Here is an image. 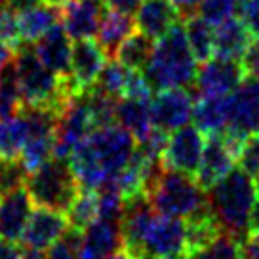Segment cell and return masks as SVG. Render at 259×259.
Returning <instances> with one entry per match:
<instances>
[{
	"mask_svg": "<svg viewBox=\"0 0 259 259\" xmlns=\"http://www.w3.org/2000/svg\"><path fill=\"white\" fill-rule=\"evenodd\" d=\"M138 141L120 124L96 128L69 156V164L80 187L99 189L113 181L136 153Z\"/></svg>",
	"mask_w": 259,
	"mask_h": 259,
	"instance_id": "6da1fadb",
	"label": "cell"
},
{
	"mask_svg": "<svg viewBox=\"0 0 259 259\" xmlns=\"http://www.w3.org/2000/svg\"><path fill=\"white\" fill-rule=\"evenodd\" d=\"M196 57L187 40L185 27L176 23L154 44L145 71L147 80L154 90L193 88L198 74Z\"/></svg>",
	"mask_w": 259,
	"mask_h": 259,
	"instance_id": "7a4b0ae2",
	"label": "cell"
},
{
	"mask_svg": "<svg viewBox=\"0 0 259 259\" xmlns=\"http://www.w3.org/2000/svg\"><path fill=\"white\" fill-rule=\"evenodd\" d=\"M257 198L255 185L244 170H233L208 191V202L223 233L242 240L248 236V219Z\"/></svg>",
	"mask_w": 259,
	"mask_h": 259,
	"instance_id": "3957f363",
	"label": "cell"
},
{
	"mask_svg": "<svg viewBox=\"0 0 259 259\" xmlns=\"http://www.w3.org/2000/svg\"><path fill=\"white\" fill-rule=\"evenodd\" d=\"M14 63L23 97V107H48L63 113L67 103L74 97L67 86L65 76H59L48 69L31 46L17 50Z\"/></svg>",
	"mask_w": 259,
	"mask_h": 259,
	"instance_id": "277c9868",
	"label": "cell"
},
{
	"mask_svg": "<svg viewBox=\"0 0 259 259\" xmlns=\"http://www.w3.org/2000/svg\"><path fill=\"white\" fill-rule=\"evenodd\" d=\"M147 198L158 213L171 218L189 219L206 210L208 191L200 187L194 176L164 168Z\"/></svg>",
	"mask_w": 259,
	"mask_h": 259,
	"instance_id": "5b68a950",
	"label": "cell"
},
{
	"mask_svg": "<svg viewBox=\"0 0 259 259\" xmlns=\"http://www.w3.org/2000/svg\"><path fill=\"white\" fill-rule=\"evenodd\" d=\"M32 204L50 210L67 211L80 193V183L67 158L52 156L25 179Z\"/></svg>",
	"mask_w": 259,
	"mask_h": 259,
	"instance_id": "8992f818",
	"label": "cell"
},
{
	"mask_svg": "<svg viewBox=\"0 0 259 259\" xmlns=\"http://www.w3.org/2000/svg\"><path fill=\"white\" fill-rule=\"evenodd\" d=\"M251 134H259V78L246 76L242 84L229 94V122L221 138L236 156Z\"/></svg>",
	"mask_w": 259,
	"mask_h": 259,
	"instance_id": "52a82bcc",
	"label": "cell"
},
{
	"mask_svg": "<svg viewBox=\"0 0 259 259\" xmlns=\"http://www.w3.org/2000/svg\"><path fill=\"white\" fill-rule=\"evenodd\" d=\"M94 130H96V124H94V118L90 113L86 94L73 97L63 109L61 116H59L54 156L69 160L71 153L88 138Z\"/></svg>",
	"mask_w": 259,
	"mask_h": 259,
	"instance_id": "ba28073f",
	"label": "cell"
},
{
	"mask_svg": "<svg viewBox=\"0 0 259 259\" xmlns=\"http://www.w3.org/2000/svg\"><path fill=\"white\" fill-rule=\"evenodd\" d=\"M206 139L204 134L196 126H181L170 132L168 143L162 151V164L164 168L176 171H183L189 176H196L200 166Z\"/></svg>",
	"mask_w": 259,
	"mask_h": 259,
	"instance_id": "9c48e42d",
	"label": "cell"
},
{
	"mask_svg": "<svg viewBox=\"0 0 259 259\" xmlns=\"http://www.w3.org/2000/svg\"><path fill=\"white\" fill-rule=\"evenodd\" d=\"M187 223L179 218L154 213L143 236V253L145 259L171 255L185 251ZM187 253V251H185Z\"/></svg>",
	"mask_w": 259,
	"mask_h": 259,
	"instance_id": "30bf717a",
	"label": "cell"
},
{
	"mask_svg": "<svg viewBox=\"0 0 259 259\" xmlns=\"http://www.w3.org/2000/svg\"><path fill=\"white\" fill-rule=\"evenodd\" d=\"M244 78L246 71L240 59L213 56L202 63L194 88L200 96H229L242 84Z\"/></svg>",
	"mask_w": 259,
	"mask_h": 259,
	"instance_id": "8fae6325",
	"label": "cell"
},
{
	"mask_svg": "<svg viewBox=\"0 0 259 259\" xmlns=\"http://www.w3.org/2000/svg\"><path fill=\"white\" fill-rule=\"evenodd\" d=\"M193 109L194 97L189 88L158 90V94L151 99L153 124L168 134L185 126L193 118Z\"/></svg>",
	"mask_w": 259,
	"mask_h": 259,
	"instance_id": "7c38bea8",
	"label": "cell"
},
{
	"mask_svg": "<svg viewBox=\"0 0 259 259\" xmlns=\"http://www.w3.org/2000/svg\"><path fill=\"white\" fill-rule=\"evenodd\" d=\"M105 50L99 42L92 38H82L73 44V57H71V74L69 80L73 84L76 96H82L94 88L97 76L107 63Z\"/></svg>",
	"mask_w": 259,
	"mask_h": 259,
	"instance_id": "4fadbf2b",
	"label": "cell"
},
{
	"mask_svg": "<svg viewBox=\"0 0 259 259\" xmlns=\"http://www.w3.org/2000/svg\"><path fill=\"white\" fill-rule=\"evenodd\" d=\"M69 227L71 225H69V219H67L65 211L38 206L27 221V227H25L23 236L19 242H21V246L44 251L48 250Z\"/></svg>",
	"mask_w": 259,
	"mask_h": 259,
	"instance_id": "5bb4252c",
	"label": "cell"
},
{
	"mask_svg": "<svg viewBox=\"0 0 259 259\" xmlns=\"http://www.w3.org/2000/svg\"><path fill=\"white\" fill-rule=\"evenodd\" d=\"M122 248L118 219L97 218L82 231L80 259H105Z\"/></svg>",
	"mask_w": 259,
	"mask_h": 259,
	"instance_id": "9a60e30c",
	"label": "cell"
},
{
	"mask_svg": "<svg viewBox=\"0 0 259 259\" xmlns=\"http://www.w3.org/2000/svg\"><path fill=\"white\" fill-rule=\"evenodd\" d=\"M32 213V200L27 189L17 187L0 196V240L19 242Z\"/></svg>",
	"mask_w": 259,
	"mask_h": 259,
	"instance_id": "2e32d148",
	"label": "cell"
},
{
	"mask_svg": "<svg viewBox=\"0 0 259 259\" xmlns=\"http://www.w3.org/2000/svg\"><path fill=\"white\" fill-rule=\"evenodd\" d=\"M235 153L225 143V139L221 138V134L208 136L206 145H204L202 160H200V166H198L194 178H196V181L200 183L202 189L210 191L219 179H223L229 171L235 168Z\"/></svg>",
	"mask_w": 259,
	"mask_h": 259,
	"instance_id": "e0dca14e",
	"label": "cell"
},
{
	"mask_svg": "<svg viewBox=\"0 0 259 259\" xmlns=\"http://www.w3.org/2000/svg\"><path fill=\"white\" fill-rule=\"evenodd\" d=\"M103 0H67L61 12L65 31L73 40L94 38L99 29Z\"/></svg>",
	"mask_w": 259,
	"mask_h": 259,
	"instance_id": "ac0fdd59",
	"label": "cell"
},
{
	"mask_svg": "<svg viewBox=\"0 0 259 259\" xmlns=\"http://www.w3.org/2000/svg\"><path fill=\"white\" fill-rule=\"evenodd\" d=\"M71 36L65 31L63 23H56L42 38L34 42V52L40 61L48 69H52L59 76L71 74V57H73V44Z\"/></svg>",
	"mask_w": 259,
	"mask_h": 259,
	"instance_id": "d6986e66",
	"label": "cell"
},
{
	"mask_svg": "<svg viewBox=\"0 0 259 259\" xmlns=\"http://www.w3.org/2000/svg\"><path fill=\"white\" fill-rule=\"evenodd\" d=\"M179 21L170 0H143L136 12V27L151 38H160Z\"/></svg>",
	"mask_w": 259,
	"mask_h": 259,
	"instance_id": "ffe728a7",
	"label": "cell"
},
{
	"mask_svg": "<svg viewBox=\"0 0 259 259\" xmlns=\"http://www.w3.org/2000/svg\"><path fill=\"white\" fill-rule=\"evenodd\" d=\"M134 27H136V19L132 17V14H124L113 8H103L96 36L109 59L116 56L120 44L134 32Z\"/></svg>",
	"mask_w": 259,
	"mask_h": 259,
	"instance_id": "44dd1931",
	"label": "cell"
},
{
	"mask_svg": "<svg viewBox=\"0 0 259 259\" xmlns=\"http://www.w3.org/2000/svg\"><path fill=\"white\" fill-rule=\"evenodd\" d=\"M193 120L204 136L223 134L229 122V96H200L194 101Z\"/></svg>",
	"mask_w": 259,
	"mask_h": 259,
	"instance_id": "7402d4cb",
	"label": "cell"
},
{
	"mask_svg": "<svg viewBox=\"0 0 259 259\" xmlns=\"http://www.w3.org/2000/svg\"><path fill=\"white\" fill-rule=\"evenodd\" d=\"M116 122L128 130L136 141H141L154 128L151 99L122 97L120 101H116Z\"/></svg>",
	"mask_w": 259,
	"mask_h": 259,
	"instance_id": "603a6c76",
	"label": "cell"
},
{
	"mask_svg": "<svg viewBox=\"0 0 259 259\" xmlns=\"http://www.w3.org/2000/svg\"><path fill=\"white\" fill-rule=\"evenodd\" d=\"M251 40V32L244 25L242 19H227L225 23L218 25L215 31V56L240 59Z\"/></svg>",
	"mask_w": 259,
	"mask_h": 259,
	"instance_id": "cb8c5ba5",
	"label": "cell"
},
{
	"mask_svg": "<svg viewBox=\"0 0 259 259\" xmlns=\"http://www.w3.org/2000/svg\"><path fill=\"white\" fill-rule=\"evenodd\" d=\"M59 19H61V14H59L57 6H52L48 2H44V4L40 2L32 8L21 12L19 14V27H21L23 42H27V44L36 42L54 25L59 23Z\"/></svg>",
	"mask_w": 259,
	"mask_h": 259,
	"instance_id": "d4e9b609",
	"label": "cell"
},
{
	"mask_svg": "<svg viewBox=\"0 0 259 259\" xmlns=\"http://www.w3.org/2000/svg\"><path fill=\"white\" fill-rule=\"evenodd\" d=\"M29 134V122L23 111L16 116L0 120V158L2 160H16L21 156L23 145Z\"/></svg>",
	"mask_w": 259,
	"mask_h": 259,
	"instance_id": "484cf974",
	"label": "cell"
},
{
	"mask_svg": "<svg viewBox=\"0 0 259 259\" xmlns=\"http://www.w3.org/2000/svg\"><path fill=\"white\" fill-rule=\"evenodd\" d=\"M185 32L189 46L198 63H204L215 56V31L200 16L185 19Z\"/></svg>",
	"mask_w": 259,
	"mask_h": 259,
	"instance_id": "4316f807",
	"label": "cell"
},
{
	"mask_svg": "<svg viewBox=\"0 0 259 259\" xmlns=\"http://www.w3.org/2000/svg\"><path fill=\"white\" fill-rule=\"evenodd\" d=\"M153 38L147 36L143 32H132L126 40L120 44V48L116 52V56L113 59H118L120 63H124L128 69H138L143 71L151 59L153 54Z\"/></svg>",
	"mask_w": 259,
	"mask_h": 259,
	"instance_id": "83f0119b",
	"label": "cell"
},
{
	"mask_svg": "<svg viewBox=\"0 0 259 259\" xmlns=\"http://www.w3.org/2000/svg\"><path fill=\"white\" fill-rule=\"evenodd\" d=\"M23 109V97L17 80L16 63H12L0 73V120L16 116Z\"/></svg>",
	"mask_w": 259,
	"mask_h": 259,
	"instance_id": "f1b7e54d",
	"label": "cell"
},
{
	"mask_svg": "<svg viewBox=\"0 0 259 259\" xmlns=\"http://www.w3.org/2000/svg\"><path fill=\"white\" fill-rule=\"evenodd\" d=\"M130 71L132 69H128L118 59H107L105 67L101 69V73H99V76H97V80L92 90L107 94V96L114 97V99H122L124 92H126Z\"/></svg>",
	"mask_w": 259,
	"mask_h": 259,
	"instance_id": "f546056e",
	"label": "cell"
},
{
	"mask_svg": "<svg viewBox=\"0 0 259 259\" xmlns=\"http://www.w3.org/2000/svg\"><path fill=\"white\" fill-rule=\"evenodd\" d=\"M69 225L74 229L84 231L86 227L96 221L99 215V202H97V189H86L80 187V193L74 198V202L71 204V208L65 211Z\"/></svg>",
	"mask_w": 259,
	"mask_h": 259,
	"instance_id": "4dcf8cb0",
	"label": "cell"
},
{
	"mask_svg": "<svg viewBox=\"0 0 259 259\" xmlns=\"http://www.w3.org/2000/svg\"><path fill=\"white\" fill-rule=\"evenodd\" d=\"M187 255L189 259H246L242 240H238L229 233H221L208 246L191 251Z\"/></svg>",
	"mask_w": 259,
	"mask_h": 259,
	"instance_id": "1f68e13d",
	"label": "cell"
},
{
	"mask_svg": "<svg viewBox=\"0 0 259 259\" xmlns=\"http://www.w3.org/2000/svg\"><path fill=\"white\" fill-rule=\"evenodd\" d=\"M82 231L69 227L46 250V259H80Z\"/></svg>",
	"mask_w": 259,
	"mask_h": 259,
	"instance_id": "d6a6232c",
	"label": "cell"
},
{
	"mask_svg": "<svg viewBox=\"0 0 259 259\" xmlns=\"http://www.w3.org/2000/svg\"><path fill=\"white\" fill-rule=\"evenodd\" d=\"M0 42L17 52L23 48V36L19 27V14L6 4H0Z\"/></svg>",
	"mask_w": 259,
	"mask_h": 259,
	"instance_id": "836d02e7",
	"label": "cell"
},
{
	"mask_svg": "<svg viewBox=\"0 0 259 259\" xmlns=\"http://www.w3.org/2000/svg\"><path fill=\"white\" fill-rule=\"evenodd\" d=\"M238 4L240 0H202L198 8V16L206 19L211 27H218L235 16Z\"/></svg>",
	"mask_w": 259,
	"mask_h": 259,
	"instance_id": "e575fe53",
	"label": "cell"
},
{
	"mask_svg": "<svg viewBox=\"0 0 259 259\" xmlns=\"http://www.w3.org/2000/svg\"><path fill=\"white\" fill-rule=\"evenodd\" d=\"M29 176L21 158L16 160H0V196L14 191L17 187L25 185V179Z\"/></svg>",
	"mask_w": 259,
	"mask_h": 259,
	"instance_id": "d590c367",
	"label": "cell"
},
{
	"mask_svg": "<svg viewBox=\"0 0 259 259\" xmlns=\"http://www.w3.org/2000/svg\"><path fill=\"white\" fill-rule=\"evenodd\" d=\"M236 164L244 170L251 179L259 176V134H251L240 147L236 154Z\"/></svg>",
	"mask_w": 259,
	"mask_h": 259,
	"instance_id": "8d00e7d4",
	"label": "cell"
},
{
	"mask_svg": "<svg viewBox=\"0 0 259 259\" xmlns=\"http://www.w3.org/2000/svg\"><path fill=\"white\" fill-rule=\"evenodd\" d=\"M238 10H240V19L248 27L251 36L259 38V2L257 0H240Z\"/></svg>",
	"mask_w": 259,
	"mask_h": 259,
	"instance_id": "74e56055",
	"label": "cell"
},
{
	"mask_svg": "<svg viewBox=\"0 0 259 259\" xmlns=\"http://www.w3.org/2000/svg\"><path fill=\"white\" fill-rule=\"evenodd\" d=\"M240 63H242L246 76H255L259 78V38L250 40L246 52L240 57Z\"/></svg>",
	"mask_w": 259,
	"mask_h": 259,
	"instance_id": "f35d334b",
	"label": "cell"
},
{
	"mask_svg": "<svg viewBox=\"0 0 259 259\" xmlns=\"http://www.w3.org/2000/svg\"><path fill=\"white\" fill-rule=\"evenodd\" d=\"M174 4V8L178 12L179 19H189L198 14V8H200V2L202 0H170Z\"/></svg>",
	"mask_w": 259,
	"mask_h": 259,
	"instance_id": "ab89813d",
	"label": "cell"
},
{
	"mask_svg": "<svg viewBox=\"0 0 259 259\" xmlns=\"http://www.w3.org/2000/svg\"><path fill=\"white\" fill-rule=\"evenodd\" d=\"M242 246L246 259H259V229L248 233V236L244 238Z\"/></svg>",
	"mask_w": 259,
	"mask_h": 259,
	"instance_id": "60d3db41",
	"label": "cell"
},
{
	"mask_svg": "<svg viewBox=\"0 0 259 259\" xmlns=\"http://www.w3.org/2000/svg\"><path fill=\"white\" fill-rule=\"evenodd\" d=\"M143 0H103L107 8L118 10V12H124V14H136Z\"/></svg>",
	"mask_w": 259,
	"mask_h": 259,
	"instance_id": "b9f144b4",
	"label": "cell"
},
{
	"mask_svg": "<svg viewBox=\"0 0 259 259\" xmlns=\"http://www.w3.org/2000/svg\"><path fill=\"white\" fill-rule=\"evenodd\" d=\"M0 259H23L21 246H17V242L0 240Z\"/></svg>",
	"mask_w": 259,
	"mask_h": 259,
	"instance_id": "7bdbcfd3",
	"label": "cell"
},
{
	"mask_svg": "<svg viewBox=\"0 0 259 259\" xmlns=\"http://www.w3.org/2000/svg\"><path fill=\"white\" fill-rule=\"evenodd\" d=\"M42 0H4V4L10 6L12 10H16L17 14H21L25 10L32 8V6H36V4H40Z\"/></svg>",
	"mask_w": 259,
	"mask_h": 259,
	"instance_id": "ee69618b",
	"label": "cell"
},
{
	"mask_svg": "<svg viewBox=\"0 0 259 259\" xmlns=\"http://www.w3.org/2000/svg\"><path fill=\"white\" fill-rule=\"evenodd\" d=\"M12 59H14V50L8 48L4 42H0V73L12 63Z\"/></svg>",
	"mask_w": 259,
	"mask_h": 259,
	"instance_id": "f6af8a7d",
	"label": "cell"
},
{
	"mask_svg": "<svg viewBox=\"0 0 259 259\" xmlns=\"http://www.w3.org/2000/svg\"><path fill=\"white\" fill-rule=\"evenodd\" d=\"M255 229H259V196L255 198L253 206H251L250 219H248V233H250V231H255Z\"/></svg>",
	"mask_w": 259,
	"mask_h": 259,
	"instance_id": "bcb514c9",
	"label": "cell"
},
{
	"mask_svg": "<svg viewBox=\"0 0 259 259\" xmlns=\"http://www.w3.org/2000/svg\"><path fill=\"white\" fill-rule=\"evenodd\" d=\"M105 259H132V257H130L124 250H122V251L118 250V251H114V253H111V255H109V257H105Z\"/></svg>",
	"mask_w": 259,
	"mask_h": 259,
	"instance_id": "7dc6e473",
	"label": "cell"
},
{
	"mask_svg": "<svg viewBox=\"0 0 259 259\" xmlns=\"http://www.w3.org/2000/svg\"><path fill=\"white\" fill-rule=\"evenodd\" d=\"M154 259H189L185 251H181V253H171V255H162V257H154Z\"/></svg>",
	"mask_w": 259,
	"mask_h": 259,
	"instance_id": "c3c4849f",
	"label": "cell"
},
{
	"mask_svg": "<svg viewBox=\"0 0 259 259\" xmlns=\"http://www.w3.org/2000/svg\"><path fill=\"white\" fill-rule=\"evenodd\" d=\"M44 2H48V4H52V6H57V8H59V6H63L67 0H44Z\"/></svg>",
	"mask_w": 259,
	"mask_h": 259,
	"instance_id": "681fc988",
	"label": "cell"
},
{
	"mask_svg": "<svg viewBox=\"0 0 259 259\" xmlns=\"http://www.w3.org/2000/svg\"><path fill=\"white\" fill-rule=\"evenodd\" d=\"M253 185H255V193H257V196H259V176L255 178V181H253Z\"/></svg>",
	"mask_w": 259,
	"mask_h": 259,
	"instance_id": "f907efd6",
	"label": "cell"
},
{
	"mask_svg": "<svg viewBox=\"0 0 259 259\" xmlns=\"http://www.w3.org/2000/svg\"><path fill=\"white\" fill-rule=\"evenodd\" d=\"M0 4H4V0H0Z\"/></svg>",
	"mask_w": 259,
	"mask_h": 259,
	"instance_id": "816d5d0a",
	"label": "cell"
},
{
	"mask_svg": "<svg viewBox=\"0 0 259 259\" xmlns=\"http://www.w3.org/2000/svg\"><path fill=\"white\" fill-rule=\"evenodd\" d=\"M0 160H2V158H0Z\"/></svg>",
	"mask_w": 259,
	"mask_h": 259,
	"instance_id": "f5cc1de1",
	"label": "cell"
},
{
	"mask_svg": "<svg viewBox=\"0 0 259 259\" xmlns=\"http://www.w3.org/2000/svg\"><path fill=\"white\" fill-rule=\"evenodd\" d=\"M257 2H259V0H257Z\"/></svg>",
	"mask_w": 259,
	"mask_h": 259,
	"instance_id": "db71d44e",
	"label": "cell"
}]
</instances>
